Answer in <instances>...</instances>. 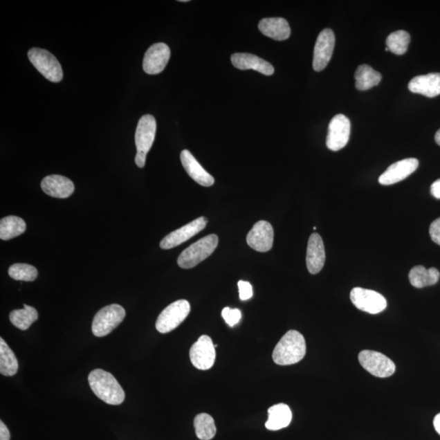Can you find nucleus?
I'll use <instances>...</instances> for the list:
<instances>
[{"label": "nucleus", "instance_id": "nucleus-37", "mask_svg": "<svg viewBox=\"0 0 440 440\" xmlns=\"http://www.w3.org/2000/svg\"><path fill=\"white\" fill-rule=\"evenodd\" d=\"M147 154L137 153L136 155L135 162L137 167L143 168L146 163Z\"/></svg>", "mask_w": 440, "mask_h": 440}, {"label": "nucleus", "instance_id": "nucleus-22", "mask_svg": "<svg viewBox=\"0 0 440 440\" xmlns=\"http://www.w3.org/2000/svg\"><path fill=\"white\" fill-rule=\"evenodd\" d=\"M261 33L274 40H286L291 35V27L288 21L282 17L264 18L259 23Z\"/></svg>", "mask_w": 440, "mask_h": 440}, {"label": "nucleus", "instance_id": "nucleus-33", "mask_svg": "<svg viewBox=\"0 0 440 440\" xmlns=\"http://www.w3.org/2000/svg\"><path fill=\"white\" fill-rule=\"evenodd\" d=\"M238 288H239V296L242 301L248 300L253 296V287L248 282H238Z\"/></svg>", "mask_w": 440, "mask_h": 440}, {"label": "nucleus", "instance_id": "nucleus-6", "mask_svg": "<svg viewBox=\"0 0 440 440\" xmlns=\"http://www.w3.org/2000/svg\"><path fill=\"white\" fill-rule=\"evenodd\" d=\"M190 302L185 300L172 302L159 315L156 329L161 333H167L183 322L190 313Z\"/></svg>", "mask_w": 440, "mask_h": 440}, {"label": "nucleus", "instance_id": "nucleus-34", "mask_svg": "<svg viewBox=\"0 0 440 440\" xmlns=\"http://www.w3.org/2000/svg\"><path fill=\"white\" fill-rule=\"evenodd\" d=\"M429 232L432 241L440 246V218L435 219L434 221L430 224Z\"/></svg>", "mask_w": 440, "mask_h": 440}, {"label": "nucleus", "instance_id": "nucleus-11", "mask_svg": "<svg viewBox=\"0 0 440 440\" xmlns=\"http://www.w3.org/2000/svg\"><path fill=\"white\" fill-rule=\"evenodd\" d=\"M336 35L333 31L324 29L320 32L314 48L313 68L315 71H322L328 66L332 57Z\"/></svg>", "mask_w": 440, "mask_h": 440}, {"label": "nucleus", "instance_id": "nucleus-19", "mask_svg": "<svg viewBox=\"0 0 440 440\" xmlns=\"http://www.w3.org/2000/svg\"><path fill=\"white\" fill-rule=\"evenodd\" d=\"M233 66L241 71L254 70L270 76L274 73V67L265 59L249 53H235L232 55Z\"/></svg>", "mask_w": 440, "mask_h": 440}, {"label": "nucleus", "instance_id": "nucleus-24", "mask_svg": "<svg viewBox=\"0 0 440 440\" xmlns=\"http://www.w3.org/2000/svg\"><path fill=\"white\" fill-rule=\"evenodd\" d=\"M439 272L437 268L426 269L423 266H416L409 274L410 282L412 286L423 288L435 285L439 282Z\"/></svg>", "mask_w": 440, "mask_h": 440}, {"label": "nucleus", "instance_id": "nucleus-4", "mask_svg": "<svg viewBox=\"0 0 440 440\" xmlns=\"http://www.w3.org/2000/svg\"><path fill=\"white\" fill-rule=\"evenodd\" d=\"M126 315L125 309L118 304L104 306L95 314L93 322V333L102 338L108 336L122 322Z\"/></svg>", "mask_w": 440, "mask_h": 440}, {"label": "nucleus", "instance_id": "nucleus-27", "mask_svg": "<svg viewBox=\"0 0 440 440\" xmlns=\"http://www.w3.org/2000/svg\"><path fill=\"white\" fill-rule=\"evenodd\" d=\"M18 361L17 357L3 338H0V374L6 377H12L17 373Z\"/></svg>", "mask_w": 440, "mask_h": 440}, {"label": "nucleus", "instance_id": "nucleus-36", "mask_svg": "<svg viewBox=\"0 0 440 440\" xmlns=\"http://www.w3.org/2000/svg\"><path fill=\"white\" fill-rule=\"evenodd\" d=\"M430 194L437 199H440V178L434 182L430 187Z\"/></svg>", "mask_w": 440, "mask_h": 440}, {"label": "nucleus", "instance_id": "nucleus-18", "mask_svg": "<svg viewBox=\"0 0 440 440\" xmlns=\"http://www.w3.org/2000/svg\"><path fill=\"white\" fill-rule=\"evenodd\" d=\"M41 187L46 194L56 199H67L75 191V185L70 178L59 175L46 176Z\"/></svg>", "mask_w": 440, "mask_h": 440}, {"label": "nucleus", "instance_id": "nucleus-1", "mask_svg": "<svg viewBox=\"0 0 440 440\" xmlns=\"http://www.w3.org/2000/svg\"><path fill=\"white\" fill-rule=\"evenodd\" d=\"M90 387L100 400L119 405L125 400V392L113 376L103 369H94L89 376Z\"/></svg>", "mask_w": 440, "mask_h": 440}, {"label": "nucleus", "instance_id": "nucleus-14", "mask_svg": "<svg viewBox=\"0 0 440 440\" xmlns=\"http://www.w3.org/2000/svg\"><path fill=\"white\" fill-rule=\"evenodd\" d=\"M169 57L171 50L167 44L163 43L155 44L147 50L145 53L143 68L148 75H158L166 68Z\"/></svg>", "mask_w": 440, "mask_h": 440}, {"label": "nucleus", "instance_id": "nucleus-25", "mask_svg": "<svg viewBox=\"0 0 440 440\" xmlns=\"http://www.w3.org/2000/svg\"><path fill=\"white\" fill-rule=\"evenodd\" d=\"M356 88L360 91H366L380 84L382 75L368 65H361L355 73Z\"/></svg>", "mask_w": 440, "mask_h": 440}, {"label": "nucleus", "instance_id": "nucleus-3", "mask_svg": "<svg viewBox=\"0 0 440 440\" xmlns=\"http://www.w3.org/2000/svg\"><path fill=\"white\" fill-rule=\"evenodd\" d=\"M219 244V237L215 235H210L201 238L194 244L183 250L178 259V265L181 268L190 269L208 259L214 253Z\"/></svg>", "mask_w": 440, "mask_h": 440}, {"label": "nucleus", "instance_id": "nucleus-16", "mask_svg": "<svg viewBox=\"0 0 440 440\" xmlns=\"http://www.w3.org/2000/svg\"><path fill=\"white\" fill-rule=\"evenodd\" d=\"M419 165L418 159H403L401 161L391 165L387 171L379 177V183L382 185H392L394 183L401 182L414 173L418 169Z\"/></svg>", "mask_w": 440, "mask_h": 440}, {"label": "nucleus", "instance_id": "nucleus-15", "mask_svg": "<svg viewBox=\"0 0 440 440\" xmlns=\"http://www.w3.org/2000/svg\"><path fill=\"white\" fill-rule=\"evenodd\" d=\"M157 129V123L154 116L145 114L141 117L137 125L135 142L137 153L147 154L152 148Z\"/></svg>", "mask_w": 440, "mask_h": 440}, {"label": "nucleus", "instance_id": "nucleus-7", "mask_svg": "<svg viewBox=\"0 0 440 440\" xmlns=\"http://www.w3.org/2000/svg\"><path fill=\"white\" fill-rule=\"evenodd\" d=\"M358 358L361 366L375 377L388 378L396 372L394 362L378 351H362Z\"/></svg>", "mask_w": 440, "mask_h": 440}, {"label": "nucleus", "instance_id": "nucleus-20", "mask_svg": "<svg viewBox=\"0 0 440 440\" xmlns=\"http://www.w3.org/2000/svg\"><path fill=\"white\" fill-rule=\"evenodd\" d=\"M181 160L183 168H185L186 172L189 174V176L192 180L204 187H210L214 185V177L210 176V174L201 166L198 160L194 158V156L192 155L189 150L185 149L182 151Z\"/></svg>", "mask_w": 440, "mask_h": 440}, {"label": "nucleus", "instance_id": "nucleus-40", "mask_svg": "<svg viewBox=\"0 0 440 440\" xmlns=\"http://www.w3.org/2000/svg\"><path fill=\"white\" fill-rule=\"evenodd\" d=\"M388 51H389L388 48H386V52H388Z\"/></svg>", "mask_w": 440, "mask_h": 440}, {"label": "nucleus", "instance_id": "nucleus-35", "mask_svg": "<svg viewBox=\"0 0 440 440\" xmlns=\"http://www.w3.org/2000/svg\"><path fill=\"white\" fill-rule=\"evenodd\" d=\"M10 432L3 421H0V440H10Z\"/></svg>", "mask_w": 440, "mask_h": 440}, {"label": "nucleus", "instance_id": "nucleus-10", "mask_svg": "<svg viewBox=\"0 0 440 440\" xmlns=\"http://www.w3.org/2000/svg\"><path fill=\"white\" fill-rule=\"evenodd\" d=\"M351 122L343 114H337L329 122L327 139L328 148L332 151H338L345 148L349 140Z\"/></svg>", "mask_w": 440, "mask_h": 440}, {"label": "nucleus", "instance_id": "nucleus-13", "mask_svg": "<svg viewBox=\"0 0 440 440\" xmlns=\"http://www.w3.org/2000/svg\"><path fill=\"white\" fill-rule=\"evenodd\" d=\"M274 231L271 223L260 220L252 228L246 237L247 244L259 252H268L273 248Z\"/></svg>", "mask_w": 440, "mask_h": 440}, {"label": "nucleus", "instance_id": "nucleus-32", "mask_svg": "<svg viewBox=\"0 0 440 440\" xmlns=\"http://www.w3.org/2000/svg\"><path fill=\"white\" fill-rule=\"evenodd\" d=\"M222 316L229 327H233L239 323L241 318V313L237 309L224 308L222 311Z\"/></svg>", "mask_w": 440, "mask_h": 440}, {"label": "nucleus", "instance_id": "nucleus-30", "mask_svg": "<svg viewBox=\"0 0 440 440\" xmlns=\"http://www.w3.org/2000/svg\"><path fill=\"white\" fill-rule=\"evenodd\" d=\"M410 43V34L405 30H397L387 37V48L389 52L401 56L407 52Z\"/></svg>", "mask_w": 440, "mask_h": 440}, {"label": "nucleus", "instance_id": "nucleus-21", "mask_svg": "<svg viewBox=\"0 0 440 440\" xmlns=\"http://www.w3.org/2000/svg\"><path fill=\"white\" fill-rule=\"evenodd\" d=\"M412 93L432 98L440 95V73H432L414 77L409 84Z\"/></svg>", "mask_w": 440, "mask_h": 440}, {"label": "nucleus", "instance_id": "nucleus-5", "mask_svg": "<svg viewBox=\"0 0 440 440\" xmlns=\"http://www.w3.org/2000/svg\"><path fill=\"white\" fill-rule=\"evenodd\" d=\"M28 57L36 70L49 81L61 82L63 71L61 64L51 53L44 49L33 48L28 52Z\"/></svg>", "mask_w": 440, "mask_h": 440}, {"label": "nucleus", "instance_id": "nucleus-28", "mask_svg": "<svg viewBox=\"0 0 440 440\" xmlns=\"http://www.w3.org/2000/svg\"><path fill=\"white\" fill-rule=\"evenodd\" d=\"M38 318V311L33 306L26 304L24 309L12 311L9 315L12 324L21 330L28 329Z\"/></svg>", "mask_w": 440, "mask_h": 440}, {"label": "nucleus", "instance_id": "nucleus-17", "mask_svg": "<svg viewBox=\"0 0 440 440\" xmlns=\"http://www.w3.org/2000/svg\"><path fill=\"white\" fill-rule=\"evenodd\" d=\"M306 267L311 274H318L322 271L325 262V250L322 237L318 233H313L309 237L306 250Z\"/></svg>", "mask_w": 440, "mask_h": 440}, {"label": "nucleus", "instance_id": "nucleus-39", "mask_svg": "<svg viewBox=\"0 0 440 440\" xmlns=\"http://www.w3.org/2000/svg\"><path fill=\"white\" fill-rule=\"evenodd\" d=\"M434 139L435 142L440 146V129L437 132V134H435Z\"/></svg>", "mask_w": 440, "mask_h": 440}, {"label": "nucleus", "instance_id": "nucleus-8", "mask_svg": "<svg viewBox=\"0 0 440 440\" xmlns=\"http://www.w3.org/2000/svg\"><path fill=\"white\" fill-rule=\"evenodd\" d=\"M350 297L356 309L369 314H378L387 309L386 299L374 291L356 287L351 291Z\"/></svg>", "mask_w": 440, "mask_h": 440}, {"label": "nucleus", "instance_id": "nucleus-26", "mask_svg": "<svg viewBox=\"0 0 440 440\" xmlns=\"http://www.w3.org/2000/svg\"><path fill=\"white\" fill-rule=\"evenodd\" d=\"M26 224L24 220L17 217H8L0 221V238L1 240L8 241L24 233Z\"/></svg>", "mask_w": 440, "mask_h": 440}, {"label": "nucleus", "instance_id": "nucleus-9", "mask_svg": "<svg viewBox=\"0 0 440 440\" xmlns=\"http://www.w3.org/2000/svg\"><path fill=\"white\" fill-rule=\"evenodd\" d=\"M190 360L195 368L200 370L212 369L217 357L215 347L212 338L203 336L194 343L190 352Z\"/></svg>", "mask_w": 440, "mask_h": 440}, {"label": "nucleus", "instance_id": "nucleus-38", "mask_svg": "<svg viewBox=\"0 0 440 440\" xmlns=\"http://www.w3.org/2000/svg\"><path fill=\"white\" fill-rule=\"evenodd\" d=\"M434 426L435 430H437L438 434L440 435V412L439 414L435 416V418L434 419Z\"/></svg>", "mask_w": 440, "mask_h": 440}, {"label": "nucleus", "instance_id": "nucleus-12", "mask_svg": "<svg viewBox=\"0 0 440 440\" xmlns=\"http://www.w3.org/2000/svg\"><path fill=\"white\" fill-rule=\"evenodd\" d=\"M206 224H208V219L205 217L196 219L194 221L165 237L160 243V247L163 250H169L180 246L203 231L206 227Z\"/></svg>", "mask_w": 440, "mask_h": 440}, {"label": "nucleus", "instance_id": "nucleus-2", "mask_svg": "<svg viewBox=\"0 0 440 440\" xmlns=\"http://www.w3.org/2000/svg\"><path fill=\"white\" fill-rule=\"evenodd\" d=\"M306 341L302 334L290 330L279 341L273 353V359L278 365H291L304 358Z\"/></svg>", "mask_w": 440, "mask_h": 440}, {"label": "nucleus", "instance_id": "nucleus-31", "mask_svg": "<svg viewBox=\"0 0 440 440\" xmlns=\"http://www.w3.org/2000/svg\"><path fill=\"white\" fill-rule=\"evenodd\" d=\"M11 278L21 282H33L38 277V271L33 266L26 264H15L8 269Z\"/></svg>", "mask_w": 440, "mask_h": 440}, {"label": "nucleus", "instance_id": "nucleus-29", "mask_svg": "<svg viewBox=\"0 0 440 440\" xmlns=\"http://www.w3.org/2000/svg\"><path fill=\"white\" fill-rule=\"evenodd\" d=\"M196 437L201 440H210L217 434L214 419L208 414H200L194 419Z\"/></svg>", "mask_w": 440, "mask_h": 440}, {"label": "nucleus", "instance_id": "nucleus-23", "mask_svg": "<svg viewBox=\"0 0 440 440\" xmlns=\"http://www.w3.org/2000/svg\"><path fill=\"white\" fill-rule=\"evenodd\" d=\"M292 421V412L286 403H277L268 410V419L265 423L269 430H279L287 428Z\"/></svg>", "mask_w": 440, "mask_h": 440}]
</instances>
